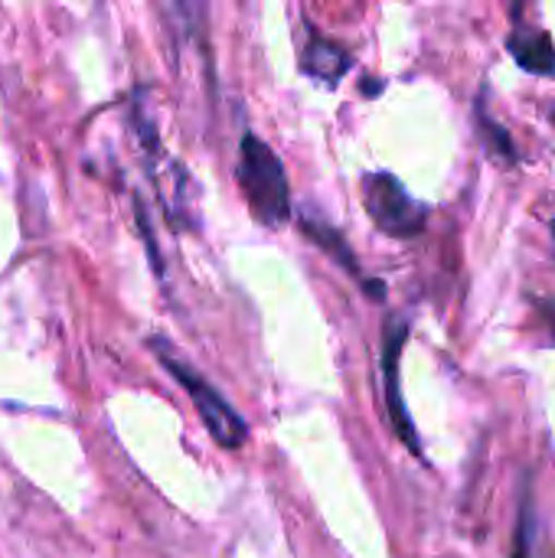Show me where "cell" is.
Masks as SVG:
<instances>
[{
  "label": "cell",
  "instance_id": "1",
  "mask_svg": "<svg viewBox=\"0 0 555 558\" xmlns=\"http://www.w3.org/2000/svg\"><path fill=\"white\" fill-rule=\"evenodd\" d=\"M236 177H239L242 193H245V199H249L258 222H265V226L288 222V216H291V186H288L285 163L255 134L242 137Z\"/></svg>",
  "mask_w": 555,
  "mask_h": 558
},
{
  "label": "cell",
  "instance_id": "2",
  "mask_svg": "<svg viewBox=\"0 0 555 558\" xmlns=\"http://www.w3.org/2000/svg\"><path fill=\"white\" fill-rule=\"evenodd\" d=\"M150 347H154L157 360L164 363V369L190 392V399H193V405H196V412H200L206 432L213 435V441H216L219 448H226V451H239V448L249 441V425H245V418L222 399V392H219L216 386H209L190 363H183V360L177 356V350H173L167 340L154 337Z\"/></svg>",
  "mask_w": 555,
  "mask_h": 558
},
{
  "label": "cell",
  "instance_id": "3",
  "mask_svg": "<svg viewBox=\"0 0 555 558\" xmlns=\"http://www.w3.org/2000/svg\"><path fill=\"white\" fill-rule=\"evenodd\" d=\"M363 203L376 229L396 239H412L425 229L429 209L393 177V173H366L363 177Z\"/></svg>",
  "mask_w": 555,
  "mask_h": 558
},
{
  "label": "cell",
  "instance_id": "4",
  "mask_svg": "<svg viewBox=\"0 0 555 558\" xmlns=\"http://www.w3.org/2000/svg\"><path fill=\"white\" fill-rule=\"evenodd\" d=\"M409 340V324L402 317H389L386 320V333H383V386H386V409H389V422L396 428V435L402 438V445L422 458V441L415 435V422L406 409V396H402V350Z\"/></svg>",
  "mask_w": 555,
  "mask_h": 558
},
{
  "label": "cell",
  "instance_id": "5",
  "mask_svg": "<svg viewBox=\"0 0 555 558\" xmlns=\"http://www.w3.org/2000/svg\"><path fill=\"white\" fill-rule=\"evenodd\" d=\"M507 49H510V56L517 59L520 69H527L533 75H555V43L546 29L520 23L507 36Z\"/></svg>",
  "mask_w": 555,
  "mask_h": 558
},
{
  "label": "cell",
  "instance_id": "6",
  "mask_svg": "<svg viewBox=\"0 0 555 558\" xmlns=\"http://www.w3.org/2000/svg\"><path fill=\"white\" fill-rule=\"evenodd\" d=\"M350 65H353V56L343 46H337L324 36H311V43L304 49V72L314 82H324L327 88H334L350 72Z\"/></svg>",
  "mask_w": 555,
  "mask_h": 558
},
{
  "label": "cell",
  "instance_id": "7",
  "mask_svg": "<svg viewBox=\"0 0 555 558\" xmlns=\"http://www.w3.org/2000/svg\"><path fill=\"white\" fill-rule=\"evenodd\" d=\"M301 229H304V235L314 242V245H321L337 265H343L350 275H357L360 271V265H357V255H353V248H350V242L334 229V226H327L324 219H314V216H301Z\"/></svg>",
  "mask_w": 555,
  "mask_h": 558
},
{
  "label": "cell",
  "instance_id": "8",
  "mask_svg": "<svg viewBox=\"0 0 555 558\" xmlns=\"http://www.w3.org/2000/svg\"><path fill=\"white\" fill-rule=\"evenodd\" d=\"M478 128H481V134H484V141H487V147H491V154L497 160L517 163V147L510 141V131L484 111V101H478Z\"/></svg>",
  "mask_w": 555,
  "mask_h": 558
},
{
  "label": "cell",
  "instance_id": "9",
  "mask_svg": "<svg viewBox=\"0 0 555 558\" xmlns=\"http://www.w3.org/2000/svg\"><path fill=\"white\" fill-rule=\"evenodd\" d=\"M533 536H536V504H533V484L527 481L523 497H520V520H517L514 558H533Z\"/></svg>",
  "mask_w": 555,
  "mask_h": 558
},
{
  "label": "cell",
  "instance_id": "10",
  "mask_svg": "<svg viewBox=\"0 0 555 558\" xmlns=\"http://www.w3.org/2000/svg\"><path fill=\"white\" fill-rule=\"evenodd\" d=\"M170 7L186 33H196L203 26V0H170Z\"/></svg>",
  "mask_w": 555,
  "mask_h": 558
},
{
  "label": "cell",
  "instance_id": "11",
  "mask_svg": "<svg viewBox=\"0 0 555 558\" xmlns=\"http://www.w3.org/2000/svg\"><path fill=\"white\" fill-rule=\"evenodd\" d=\"M363 291H366V294H373L376 301H383V298H386V284H383V281H363Z\"/></svg>",
  "mask_w": 555,
  "mask_h": 558
},
{
  "label": "cell",
  "instance_id": "12",
  "mask_svg": "<svg viewBox=\"0 0 555 558\" xmlns=\"http://www.w3.org/2000/svg\"><path fill=\"white\" fill-rule=\"evenodd\" d=\"M540 311L546 314V320H550V327H553V333H555V304H550V301H540Z\"/></svg>",
  "mask_w": 555,
  "mask_h": 558
},
{
  "label": "cell",
  "instance_id": "13",
  "mask_svg": "<svg viewBox=\"0 0 555 558\" xmlns=\"http://www.w3.org/2000/svg\"><path fill=\"white\" fill-rule=\"evenodd\" d=\"M383 92V82H363V95H379Z\"/></svg>",
  "mask_w": 555,
  "mask_h": 558
},
{
  "label": "cell",
  "instance_id": "14",
  "mask_svg": "<svg viewBox=\"0 0 555 558\" xmlns=\"http://www.w3.org/2000/svg\"><path fill=\"white\" fill-rule=\"evenodd\" d=\"M553 239H555V219H553Z\"/></svg>",
  "mask_w": 555,
  "mask_h": 558
}]
</instances>
